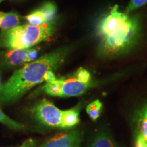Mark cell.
Masks as SVG:
<instances>
[{"mask_svg":"<svg viewBox=\"0 0 147 147\" xmlns=\"http://www.w3.org/2000/svg\"><path fill=\"white\" fill-rule=\"evenodd\" d=\"M0 123L5 125L10 128L14 129H23L24 128L23 125L18 123L12 120L5 113H3L1 108H0Z\"/></svg>","mask_w":147,"mask_h":147,"instance_id":"cell-15","label":"cell"},{"mask_svg":"<svg viewBox=\"0 0 147 147\" xmlns=\"http://www.w3.org/2000/svg\"><path fill=\"white\" fill-rule=\"evenodd\" d=\"M5 1V0H0V3H2L3 1Z\"/></svg>","mask_w":147,"mask_h":147,"instance_id":"cell-20","label":"cell"},{"mask_svg":"<svg viewBox=\"0 0 147 147\" xmlns=\"http://www.w3.org/2000/svg\"><path fill=\"white\" fill-rule=\"evenodd\" d=\"M39 53L38 48L8 49L0 53V61L5 65L14 67L36 60Z\"/></svg>","mask_w":147,"mask_h":147,"instance_id":"cell-5","label":"cell"},{"mask_svg":"<svg viewBox=\"0 0 147 147\" xmlns=\"http://www.w3.org/2000/svg\"><path fill=\"white\" fill-rule=\"evenodd\" d=\"M82 134L79 131H71L56 134L40 147H80Z\"/></svg>","mask_w":147,"mask_h":147,"instance_id":"cell-7","label":"cell"},{"mask_svg":"<svg viewBox=\"0 0 147 147\" xmlns=\"http://www.w3.org/2000/svg\"><path fill=\"white\" fill-rule=\"evenodd\" d=\"M55 23L42 25L26 24L0 33V48L7 49H29L49 40L55 32Z\"/></svg>","mask_w":147,"mask_h":147,"instance_id":"cell-3","label":"cell"},{"mask_svg":"<svg viewBox=\"0 0 147 147\" xmlns=\"http://www.w3.org/2000/svg\"><path fill=\"white\" fill-rule=\"evenodd\" d=\"M57 7L54 3L48 1L30 14L25 16L29 24L33 25H42L55 23L57 16Z\"/></svg>","mask_w":147,"mask_h":147,"instance_id":"cell-6","label":"cell"},{"mask_svg":"<svg viewBox=\"0 0 147 147\" xmlns=\"http://www.w3.org/2000/svg\"><path fill=\"white\" fill-rule=\"evenodd\" d=\"M147 3V0H131L126 8L125 13L129 14L136 9H138Z\"/></svg>","mask_w":147,"mask_h":147,"instance_id":"cell-17","label":"cell"},{"mask_svg":"<svg viewBox=\"0 0 147 147\" xmlns=\"http://www.w3.org/2000/svg\"><path fill=\"white\" fill-rule=\"evenodd\" d=\"M102 108V103L99 100L93 101L87 106L86 111L93 121H96L100 115L101 110Z\"/></svg>","mask_w":147,"mask_h":147,"instance_id":"cell-14","label":"cell"},{"mask_svg":"<svg viewBox=\"0 0 147 147\" xmlns=\"http://www.w3.org/2000/svg\"><path fill=\"white\" fill-rule=\"evenodd\" d=\"M136 147H147V142L141 136L136 134Z\"/></svg>","mask_w":147,"mask_h":147,"instance_id":"cell-18","label":"cell"},{"mask_svg":"<svg viewBox=\"0 0 147 147\" xmlns=\"http://www.w3.org/2000/svg\"><path fill=\"white\" fill-rule=\"evenodd\" d=\"M79 122V112L76 108L63 110L61 127L68 128L76 125Z\"/></svg>","mask_w":147,"mask_h":147,"instance_id":"cell-12","label":"cell"},{"mask_svg":"<svg viewBox=\"0 0 147 147\" xmlns=\"http://www.w3.org/2000/svg\"><path fill=\"white\" fill-rule=\"evenodd\" d=\"M46 93L51 96L61 97V79L56 78L51 82H46L42 88Z\"/></svg>","mask_w":147,"mask_h":147,"instance_id":"cell-13","label":"cell"},{"mask_svg":"<svg viewBox=\"0 0 147 147\" xmlns=\"http://www.w3.org/2000/svg\"><path fill=\"white\" fill-rule=\"evenodd\" d=\"M74 75L79 80H81L82 82H86V83L92 82L91 74L87 69H84L83 67H80V68L77 69L74 74Z\"/></svg>","mask_w":147,"mask_h":147,"instance_id":"cell-16","label":"cell"},{"mask_svg":"<svg viewBox=\"0 0 147 147\" xmlns=\"http://www.w3.org/2000/svg\"><path fill=\"white\" fill-rule=\"evenodd\" d=\"M61 79V97H69L81 95L88 89L93 87V83H86L80 80L74 75L72 77Z\"/></svg>","mask_w":147,"mask_h":147,"instance_id":"cell-8","label":"cell"},{"mask_svg":"<svg viewBox=\"0 0 147 147\" xmlns=\"http://www.w3.org/2000/svg\"><path fill=\"white\" fill-rule=\"evenodd\" d=\"M33 115L38 122L50 127H61L63 110L57 108L52 102L43 99L32 109Z\"/></svg>","mask_w":147,"mask_h":147,"instance_id":"cell-4","label":"cell"},{"mask_svg":"<svg viewBox=\"0 0 147 147\" xmlns=\"http://www.w3.org/2000/svg\"><path fill=\"white\" fill-rule=\"evenodd\" d=\"M141 29L140 16H130L120 12L118 5H113L97 24V55L103 58H113L128 53L138 42Z\"/></svg>","mask_w":147,"mask_h":147,"instance_id":"cell-1","label":"cell"},{"mask_svg":"<svg viewBox=\"0 0 147 147\" xmlns=\"http://www.w3.org/2000/svg\"><path fill=\"white\" fill-rule=\"evenodd\" d=\"M136 134L147 142V102L136 112L134 118Z\"/></svg>","mask_w":147,"mask_h":147,"instance_id":"cell-9","label":"cell"},{"mask_svg":"<svg viewBox=\"0 0 147 147\" xmlns=\"http://www.w3.org/2000/svg\"><path fill=\"white\" fill-rule=\"evenodd\" d=\"M36 141L35 140L30 138L27 140L22 144L21 146L18 147H36Z\"/></svg>","mask_w":147,"mask_h":147,"instance_id":"cell-19","label":"cell"},{"mask_svg":"<svg viewBox=\"0 0 147 147\" xmlns=\"http://www.w3.org/2000/svg\"><path fill=\"white\" fill-rule=\"evenodd\" d=\"M89 147H119L108 131L102 130L93 137Z\"/></svg>","mask_w":147,"mask_h":147,"instance_id":"cell-10","label":"cell"},{"mask_svg":"<svg viewBox=\"0 0 147 147\" xmlns=\"http://www.w3.org/2000/svg\"><path fill=\"white\" fill-rule=\"evenodd\" d=\"M69 51V47L61 48L25 64L0 85V102H15L35 86L45 81L47 74L56 70L63 63Z\"/></svg>","mask_w":147,"mask_h":147,"instance_id":"cell-2","label":"cell"},{"mask_svg":"<svg viewBox=\"0 0 147 147\" xmlns=\"http://www.w3.org/2000/svg\"><path fill=\"white\" fill-rule=\"evenodd\" d=\"M21 23L20 16L15 12H0V29L8 30L19 25Z\"/></svg>","mask_w":147,"mask_h":147,"instance_id":"cell-11","label":"cell"}]
</instances>
